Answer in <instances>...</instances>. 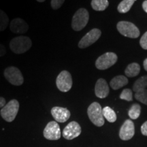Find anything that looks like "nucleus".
Returning <instances> with one entry per match:
<instances>
[{
	"label": "nucleus",
	"instance_id": "f257e3e1",
	"mask_svg": "<svg viewBox=\"0 0 147 147\" xmlns=\"http://www.w3.org/2000/svg\"><path fill=\"white\" fill-rule=\"evenodd\" d=\"M32 47V41L29 37L21 36L12 38L10 42V50L15 54L26 53Z\"/></svg>",
	"mask_w": 147,
	"mask_h": 147
},
{
	"label": "nucleus",
	"instance_id": "f03ea898",
	"mask_svg": "<svg viewBox=\"0 0 147 147\" xmlns=\"http://www.w3.org/2000/svg\"><path fill=\"white\" fill-rule=\"evenodd\" d=\"M88 117L92 123L97 127H102L104 125V117L103 116L102 106L99 103L93 102L87 109Z\"/></svg>",
	"mask_w": 147,
	"mask_h": 147
},
{
	"label": "nucleus",
	"instance_id": "7ed1b4c3",
	"mask_svg": "<svg viewBox=\"0 0 147 147\" xmlns=\"http://www.w3.org/2000/svg\"><path fill=\"white\" fill-rule=\"evenodd\" d=\"M89 19V12L85 8H80L74 14L71 21V27L74 31L79 32L87 25Z\"/></svg>",
	"mask_w": 147,
	"mask_h": 147
},
{
	"label": "nucleus",
	"instance_id": "20e7f679",
	"mask_svg": "<svg viewBox=\"0 0 147 147\" xmlns=\"http://www.w3.org/2000/svg\"><path fill=\"white\" fill-rule=\"evenodd\" d=\"M19 110V102L16 100H12L1 108L0 114L7 122H12L15 119Z\"/></svg>",
	"mask_w": 147,
	"mask_h": 147
},
{
	"label": "nucleus",
	"instance_id": "39448f33",
	"mask_svg": "<svg viewBox=\"0 0 147 147\" xmlns=\"http://www.w3.org/2000/svg\"><path fill=\"white\" fill-rule=\"evenodd\" d=\"M117 30L123 36L131 38H137L140 36V30L134 23L128 21H120L117 23Z\"/></svg>",
	"mask_w": 147,
	"mask_h": 147
},
{
	"label": "nucleus",
	"instance_id": "423d86ee",
	"mask_svg": "<svg viewBox=\"0 0 147 147\" xmlns=\"http://www.w3.org/2000/svg\"><path fill=\"white\" fill-rule=\"evenodd\" d=\"M3 75L8 81L14 86H20L23 84L24 78L21 71L18 67L10 66L5 69Z\"/></svg>",
	"mask_w": 147,
	"mask_h": 147
},
{
	"label": "nucleus",
	"instance_id": "0eeeda50",
	"mask_svg": "<svg viewBox=\"0 0 147 147\" xmlns=\"http://www.w3.org/2000/svg\"><path fill=\"white\" fill-rule=\"evenodd\" d=\"M117 59L118 57L115 53L112 52L106 53L97 58L95 61V66L98 69L104 70L115 65Z\"/></svg>",
	"mask_w": 147,
	"mask_h": 147
},
{
	"label": "nucleus",
	"instance_id": "6e6552de",
	"mask_svg": "<svg viewBox=\"0 0 147 147\" xmlns=\"http://www.w3.org/2000/svg\"><path fill=\"white\" fill-rule=\"evenodd\" d=\"M72 78L70 73L67 70L61 71L56 79V85L61 92H67L72 87Z\"/></svg>",
	"mask_w": 147,
	"mask_h": 147
},
{
	"label": "nucleus",
	"instance_id": "1a4fd4ad",
	"mask_svg": "<svg viewBox=\"0 0 147 147\" xmlns=\"http://www.w3.org/2000/svg\"><path fill=\"white\" fill-rule=\"evenodd\" d=\"M44 137L49 140H57L61 136L60 127L56 121H51L47 125L43 131Z\"/></svg>",
	"mask_w": 147,
	"mask_h": 147
},
{
	"label": "nucleus",
	"instance_id": "9d476101",
	"mask_svg": "<svg viewBox=\"0 0 147 147\" xmlns=\"http://www.w3.org/2000/svg\"><path fill=\"white\" fill-rule=\"evenodd\" d=\"M102 32L98 29H93L89 31L78 42L80 49H86L94 44L100 38Z\"/></svg>",
	"mask_w": 147,
	"mask_h": 147
},
{
	"label": "nucleus",
	"instance_id": "9b49d317",
	"mask_svg": "<svg viewBox=\"0 0 147 147\" xmlns=\"http://www.w3.org/2000/svg\"><path fill=\"white\" fill-rule=\"evenodd\" d=\"M81 127L80 125L76 121H71L64 128L62 136L65 139L71 140L78 137L81 134Z\"/></svg>",
	"mask_w": 147,
	"mask_h": 147
},
{
	"label": "nucleus",
	"instance_id": "f8f14e48",
	"mask_svg": "<svg viewBox=\"0 0 147 147\" xmlns=\"http://www.w3.org/2000/svg\"><path fill=\"white\" fill-rule=\"evenodd\" d=\"M135 134V127L131 119H127L123 123L119 131V137L122 140H131Z\"/></svg>",
	"mask_w": 147,
	"mask_h": 147
},
{
	"label": "nucleus",
	"instance_id": "ddd939ff",
	"mask_svg": "<svg viewBox=\"0 0 147 147\" xmlns=\"http://www.w3.org/2000/svg\"><path fill=\"white\" fill-rule=\"evenodd\" d=\"M51 115L56 122L65 123L69 119L71 113L66 108L55 106L51 109Z\"/></svg>",
	"mask_w": 147,
	"mask_h": 147
},
{
	"label": "nucleus",
	"instance_id": "4468645a",
	"mask_svg": "<svg viewBox=\"0 0 147 147\" xmlns=\"http://www.w3.org/2000/svg\"><path fill=\"white\" fill-rule=\"evenodd\" d=\"M10 31L14 34H23L27 33L29 29V25L26 22L21 18H14L10 23Z\"/></svg>",
	"mask_w": 147,
	"mask_h": 147
},
{
	"label": "nucleus",
	"instance_id": "2eb2a0df",
	"mask_svg": "<svg viewBox=\"0 0 147 147\" xmlns=\"http://www.w3.org/2000/svg\"><path fill=\"white\" fill-rule=\"evenodd\" d=\"M109 86L106 80L103 78L98 79L95 86V95L99 98L103 99L106 98L109 95Z\"/></svg>",
	"mask_w": 147,
	"mask_h": 147
},
{
	"label": "nucleus",
	"instance_id": "dca6fc26",
	"mask_svg": "<svg viewBox=\"0 0 147 147\" xmlns=\"http://www.w3.org/2000/svg\"><path fill=\"white\" fill-rule=\"evenodd\" d=\"M128 84V79L125 76L119 75L115 76L111 80L110 82V87L114 90H117L121 89V87H124Z\"/></svg>",
	"mask_w": 147,
	"mask_h": 147
},
{
	"label": "nucleus",
	"instance_id": "f3484780",
	"mask_svg": "<svg viewBox=\"0 0 147 147\" xmlns=\"http://www.w3.org/2000/svg\"><path fill=\"white\" fill-rule=\"evenodd\" d=\"M140 71V66L137 63H132L129 64L126 67L125 73L127 77H135L138 75Z\"/></svg>",
	"mask_w": 147,
	"mask_h": 147
},
{
	"label": "nucleus",
	"instance_id": "a211bd4d",
	"mask_svg": "<svg viewBox=\"0 0 147 147\" xmlns=\"http://www.w3.org/2000/svg\"><path fill=\"white\" fill-rule=\"evenodd\" d=\"M103 116L110 123H115L117 121V115L115 112L109 106H106L102 109Z\"/></svg>",
	"mask_w": 147,
	"mask_h": 147
},
{
	"label": "nucleus",
	"instance_id": "6ab92c4d",
	"mask_svg": "<svg viewBox=\"0 0 147 147\" xmlns=\"http://www.w3.org/2000/svg\"><path fill=\"white\" fill-rule=\"evenodd\" d=\"M91 7L95 11H104L108 8L109 2L108 0H92Z\"/></svg>",
	"mask_w": 147,
	"mask_h": 147
},
{
	"label": "nucleus",
	"instance_id": "aec40b11",
	"mask_svg": "<svg viewBox=\"0 0 147 147\" xmlns=\"http://www.w3.org/2000/svg\"><path fill=\"white\" fill-rule=\"evenodd\" d=\"M136 1V0H123L119 3L118 8H117L119 12H120L121 14L127 13V12L129 11Z\"/></svg>",
	"mask_w": 147,
	"mask_h": 147
},
{
	"label": "nucleus",
	"instance_id": "412c9836",
	"mask_svg": "<svg viewBox=\"0 0 147 147\" xmlns=\"http://www.w3.org/2000/svg\"><path fill=\"white\" fill-rule=\"evenodd\" d=\"M147 87V76L140 77L134 82L133 86V91L137 92L140 90L145 89Z\"/></svg>",
	"mask_w": 147,
	"mask_h": 147
},
{
	"label": "nucleus",
	"instance_id": "4be33fe9",
	"mask_svg": "<svg viewBox=\"0 0 147 147\" xmlns=\"http://www.w3.org/2000/svg\"><path fill=\"white\" fill-rule=\"evenodd\" d=\"M141 113V107L138 104H134L131 106L130 109L129 110L128 115L131 119L136 120L140 115Z\"/></svg>",
	"mask_w": 147,
	"mask_h": 147
},
{
	"label": "nucleus",
	"instance_id": "5701e85b",
	"mask_svg": "<svg viewBox=\"0 0 147 147\" xmlns=\"http://www.w3.org/2000/svg\"><path fill=\"white\" fill-rule=\"evenodd\" d=\"M9 24L8 15L0 9V32H3L7 28Z\"/></svg>",
	"mask_w": 147,
	"mask_h": 147
},
{
	"label": "nucleus",
	"instance_id": "b1692460",
	"mask_svg": "<svg viewBox=\"0 0 147 147\" xmlns=\"http://www.w3.org/2000/svg\"><path fill=\"white\" fill-rule=\"evenodd\" d=\"M135 98L142 104L147 105V89H142L136 92Z\"/></svg>",
	"mask_w": 147,
	"mask_h": 147
},
{
	"label": "nucleus",
	"instance_id": "393cba45",
	"mask_svg": "<svg viewBox=\"0 0 147 147\" xmlns=\"http://www.w3.org/2000/svg\"><path fill=\"white\" fill-rule=\"evenodd\" d=\"M120 99L126 100L127 102H131L133 100V92L129 89H124L121 93Z\"/></svg>",
	"mask_w": 147,
	"mask_h": 147
},
{
	"label": "nucleus",
	"instance_id": "a878e982",
	"mask_svg": "<svg viewBox=\"0 0 147 147\" xmlns=\"http://www.w3.org/2000/svg\"><path fill=\"white\" fill-rule=\"evenodd\" d=\"M65 0H51V5L53 10H57L63 4Z\"/></svg>",
	"mask_w": 147,
	"mask_h": 147
},
{
	"label": "nucleus",
	"instance_id": "bb28decb",
	"mask_svg": "<svg viewBox=\"0 0 147 147\" xmlns=\"http://www.w3.org/2000/svg\"><path fill=\"white\" fill-rule=\"evenodd\" d=\"M140 45L141 47L143 49L147 50V32L144 33V34L141 38L140 41Z\"/></svg>",
	"mask_w": 147,
	"mask_h": 147
},
{
	"label": "nucleus",
	"instance_id": "cd10ccee",
	"mask_svg": "<svg viewBox=\"0 0 147 147\" xmlns=\"http://www.w3.org/2000/svg\"><path fill=\"white\" fill-rule=\"evenodd\" d=\"M141 133L144 136H147V121L141 126Z\"/></svg>",
	"mask_w": 147,
	"mask_h": 147
},
{
	"label": "nucleus",
	"instance_id": "c85d7f7f",
	"mask_svg": "<svg viewBox=\"0 0 147 147\" xmlns=\"http://www.w3.org/2000/svg\"><path fill=\"white\" fill-rule=\"evenodd\" d=\"M5 53H6V50H5V47L1 44H0V57L5 55Z\"/></svg>",
	"mask_w": 147,
	"mask_h": 147
},
{
	"label": "nucleus",
	"instance_id": "c756f323",
	"mask_svg": "<svg viewBox=\"0 0 147 147\" xmlns=\"http://www.w3.org/2000/svg\"><path fill=\"white\" fill-rule=\"evenodd\" d=\"M5 105V100L4 97H0V108H2Z\"/></svg>",
	"mask_w": 147,
	"mask_h": 147
},
{
	"label": "nucleus",
	"instance_id": "7c9ffc66",
	"mask_svg": "<svg viewBox=\"0 0 147 147\" xmlns=\"http://www.w3.org/2000/svg\"><path fill=\"white\" fill-rule=\"evenodd\" d=\"M142 8H143V10H144L147 13V0H146V1H144V2H143Z\"/></svg>",
	"mask_w": 147,
	"mask_h": 147
},
{
	"label": "nucleus",
	"instance_id": "2f4dec72",
	"mask_svg": "<svg viewBox=\"0 0 147 147\" xmlns=\"http://www.w3.org/2000/svg\"><path fill=\"white\" fill-rule=\"evenodd\" d=\"M143 65H144V69L147 71V58L144 61V63H143Z\"/></svg>",
	"mask_w": 147,
	"mask_h": 147
},
{
	"label": "nucleus",
	"instance_id": "473e14b6",
	"mask_svg": "<svg viewBox=\"0 0 147 147\" xmlns=\"http://www.w3.org/2000/svg\"><path fill=\"white\" fill-rule=\"evenodd\" d=\"M37 1H38V2H40V3H42V2H44V1H45L46 0H36Z\"/></svg>",
	"mask_w": 147,
	"mask_h": 147
}]
</instances>
